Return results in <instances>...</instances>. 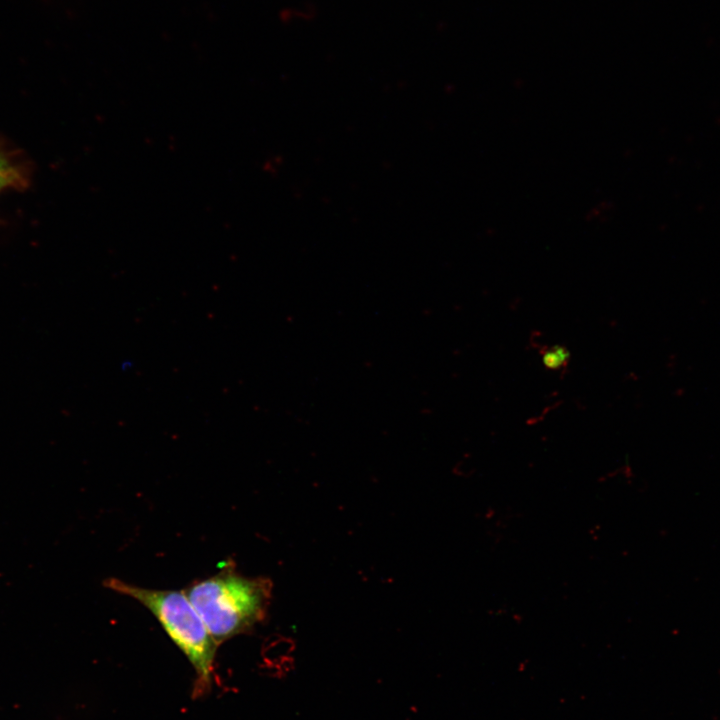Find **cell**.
<instances>
[{
	"label": "cell",
	"mask_w": 720,
	"mask_h": 720,
	"mask_svg": "<svg viewBox=\"0 0 720 720\" xmlns=\"http://www.w3.org/2000/svg\"><path fill=\"white\" fill-rule=\"evenodd\" d=\"M271 592L269 579L243 576L232 566L184 590L218 645L261 622Z\"/></svg>",
	"instance_id": "obj_1"
},
{
	"label": "cell",
	"mask_w": 720,
	"mask_h": 720,
	"mask_svg": "<svg viewBox=\"0 0 720 720\" xmlns=\"http://www.w3.org/2000/svg\"><path fill=\"white\" fill-rule=\"evenodd\" d=\"M104 586L135 599L158 619L194 666L199 691L206 689L218 644L185 593L143 588L113 577L106 579Z\"/></svg>",
	"instance_id": "obj_2"
},
{
	"label": "cell",
	"mask_w": 720,
	"mask_h": 720,
	"mask_svg": "<svg viewBox=\"0 0 720 720\" xmlns=\"http://www.w3.org/2000/svg\"><path fill=\"white\" fill-rule=\"evenodd\" d=\"M31 170L29 163L0 168V194L8 190H23L30 183Z\"/></svg>",
	"instance_id": "obj_3"
},
{
	"label": "cell",
	"mask_w": 720,
	"mask_h": 720,
	"mask_svg": "<svg viewBox=\"0 0 720 720\" xmlns=\"http://www.w3.org/2000/svg\"><path fill=\"white\" fill-rule=\"evenodd\" d=\"M569 358L570 352L560 344L551 346L542 352L543 365L549 370H559L566 367Z\"/></svg>",
	"instance_id": "obj_4"
},
{
	"label": "cell",
	"mask_w": 720,
	"mask_h": 720,
	"mask_svg": "<svg viewBox=\"0 0 720 720\" xmlns=\"http://www.w3.org/2000/svg\"><path fill=\"white\" fill-rule=\"evenodd\" d=\"M28 163L20 152L0 140V168H9Z\"/></svg>",
	"instance_id": "obj_5"
}]
</instances>
